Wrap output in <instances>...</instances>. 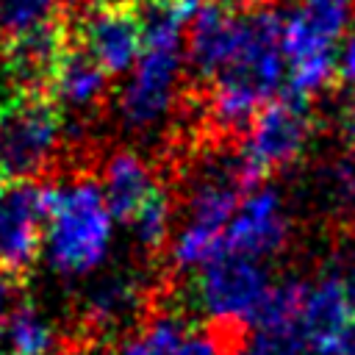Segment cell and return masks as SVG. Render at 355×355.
<instances>
[{
    "mask_svg": "<svg viewBox=\"0 0 355 355\" xmlns=\"http://www.w3.org/2000/svg\"><path fill=\"white\" fill-rule=\"evenodd\" d=\"M338 78L347 83H355V28L349 31V36L341 44L338 53Z\"/></svg>",
    "mask_w": 355,
    "mask_h": 355,
    "instance_id": "cell-26",
    "label": "cell"
},
{
    "mask_svg": "<svg viewBox=\"0 0 355 355\" xmlns=\"http://www.w3.org/2000/svg\"><path fill=\"white\" fill-rule=\"evenodd\" d=\"M333 355H355V316H352L349 324L344 327V333H341V338H338Z\"/></svg>",
    "mask_w": 355,
    "mask_h": 355,
    "instance_id": "cell-28",
    "label": "cell"
},
{
    "mask_svg": "<svg viewBox=\"0 0 355 355\" xmlns=\"http://www.w3.org/2000/svg\"><path fill=\"white\" fill-rule=\"evenodd\" d=\"M222 3L230 6V8H236V11H250V8L263 6V0H222Z\"/></svg>",
    "mask_w": 355,
    "mask_h": 355,
    "instance_id": "cell-30",
    "label": "cell"
},
{
    "mask_svg": "<svg viewBox=\"0 0 355 355\" xmlns=\"http://www.w3.org/2000/svg\"><path fill=\"white\" fill-rule=\"evenodd\" d=\"M153 166L136 150H116L105 158L100 172L103 197L116 216V222H130V216L147 202V197L158 189Z\"/></svg>",
    "mask_w": 355,
    "mask_h": 355,
    "instance_id": "cell-15",
    "label": "cell"
},
{
    "mask_svg": "<svg viewBox=\"0 0 355 355\" xmlns=\"http://www.w3.org/2000/svg\"><path fill=\"white\" fill-rule=\"evenodd\" d=\"M3 189H6V183H3V180H0V194H3Z\"/></svg>",
    "mask_w": 355,
    "mask_h": 355,
    "instance_id": "cell-32",
    "label": "cell"
},
{
    "mask_svg": "<svg viewBox=\"0 0 355 355\" xmlns=\"http://www.w3.org/2000/svg\"><path fill=\"white\" fill-rule=\"evenodd\" d=\"M189 333L191 330L180 313H155L130 341H125L119 355H175Z\"/></svg>",
    "mask_w": 355,
    "mask_h": 355,
    "instance_id": "cell-20",
    "label": "cell"
},
{
    "mask_svg": "<svg viewBox=\"0 0 355 355\" xmlns=\"http://www.w3.org/2000/svg\"><path fill=\"white\" fill-rule=\"evenodd\" d=\"M75 42L108 72L128 75L144 53V19L133 6L94 3L75 22Z\"/></svg>",
    "mask_w": 355,
    "mask_h": 355,
    "instance_id": "cell-10",
    "label": "cell"
},
{
    "mask_svg": "<svg viewBox=\"0 0 355 355\" xmlns=\"http://www.w3.org/2000/svg\"><path fill=\"white\" fill-rule=\"evenodd\" d=\"M338 266H341L347 291H349V297H352V302H355V258H352V261H344V263H338Z\"/></svg>",
    "mask_w": 355,
    "mask_h": 355,
    "instance_id": "cell-29",
    "label": "cell"
},
{
    "mask_svg": "<svg viewBox=\"0 0 355 355\" xmlns=\"http://www.w3.org/2000/svg\"><path fill=\"white\" fill-rule=\"evenodd\" d=\"M311 128L313 119L308 100L283 92L269 105H263L244 130V141L236 150L250 180L258 186L272 172L294 164L308 147Z\"/></svg>",
    "mask_w": 355,
    "mask_h": 355,
    "instance_id": "cell-8",
    "label": "cell"
},
{
    "mask_svg": "<svg viewBox=\"0 0 355 355\" xmlns=\"http://www.w3.org/2000/svg\"><path fill=\"white\" fill-rule=\"evenodd\" d=\"M14 308H17V277L0 272V338L6 333V322Z\"/></svg>",
    "mask_w": 355,
    "mask_h": 355,
    "instance_id": "cell-25",
    "label": "cell"
},
{
    "mask_svg": "<svg viewBox=\"0 0 355 355\" xmlns=\"http://www.w3.org/2000/svg\"><path fill=\"white\" fill-rule=\"evenodd\" d=\"M0 355H11V352H0Z\"/></svg>",
    "mask_w": 355,
    "mask_h": 355,
    "instance_id": "cell-33",
    "label": "cell"
},
{
    "mask_svg": "<svg viewBox=\"0 0 355 355\" xmlns=\"http://www.w3.org/2000/svg\"><path fill=\"white\" fill-rule=\"evenodd\" d=\"M269 288L272 280L261 261L219 255L200 266L191 280V302L219 330L239 333L252 324Z\"/></svg>",
    "mask_w": 355,
    "mask_h": 355,
    "instance_id": "cell-7",
    "label": "cell"
},
{
    "mask_svg": "<svg viewBox=\"0 0 355 355\" xmlns=\"http://www.w3.org/2000/svg\"><path fill=\"white\" fill-rule=\"evenodd\" d=\"M144 300V286L130 272H114L100 277L83 297V322L86 330L108 336L128 324Z\"/></svg>",
    "mask_w": 355,
    "mask_h": 355,
    "instance_id": "cell-17",
    "label": "cell"
},
{
    "mask_svg": "<svg viewBox=\"0 0 355 355\" xmlns=\"http://www.w3.org/2000/svg\"><path fill=\"white\" fill-rule=\"evenodd\" d=\"M64 139V116L50 94L17 92L0 103V180H36L55 158Z\"/></svg>",
    "mask_w": 355,
    "mask_h": 355,
    "instance_id": "cell-6",
    "label": "cell"
},
{
    "mask_svg": "<svg viewBox=\"0 0 355 355\" xmlns=\"http://www.w3.org/2000/svg\"><path fill=\"white\" fill-rule=\"evenodd\" d=\"M239 355H308V344L300 322L255 324L247 338H241Z\"/></svg>",
    "mask_w": 355,
    "mask_h": 355,
    "instance_id": "cell-21",
    "label": "cell"
},
{
    "mask_svg": "<svg viewBox=\"0 0 355 355\" xmlns=\"http://www.w3.org/2000/svg\"><path fill=\"white\" fill-rule=\"evenodd\" d=\"M352 316H355V302L347 291L341 266L336 263L330 272L311 280L305 291L300 327L308 344V355H333Z\"/></svg>",
    "mask_w": 355,
    "mask_h": 355,
    "instance_id": "cell-13",
    "label": "cell"
},
{
    "mask_svg": "<svg viewBox=\"0 0 355 355\" xmlns=\"http://www.w3.org/2000/svg\"><path fill=\"white\" fill-rule=\"evenodd\" d=\"M105 86H108V72L75 42L61 53L53 78L47 83V94L58 108L89 111L103 100Z\"/></svg>",
    "mask_w": 355,
    "mask_h": 355,
    "instance_id": "cell-16",
    "label": "cell"
},
{
    "mask_svg": "<svg viewBox=\"0 0 355 355\" xmlns=\"http://www.w3.org/2000/svg\"><path fill=\"white\" fill-rule=\"evenodd\" d=\"M355 28V0H297L283 14L286 92L311 100L338 75V53Z\"/></svg>",
    "mask_w": 355,
    "mask_h": 355,
    "instance_id": "cell-5",
    "label": "cell"
},
{
    "mask_svg": "<svg viewBox=\"0 0 355 355\" xmlns=\"http://www.w3.org/2000/svg\"><path fill=\"white\" fill-rule=\"evenodd\" d=\"M322 197L324 202L341 214V216H355V147L347 150L344 155L333 158L322 175H319Z\"/></svg>",
    "mask_w": 355,
    "mask_h": 355,
    "instance_id": "cell-22",
    "label": "cell"
},
{
    "mask_svg": "<svg viewBox=\"0 0 355 355\" xmlns=\"http://www.w3.org/2000/svg\"><path fill=\"white\" fill-rule=\"evenodd\" d=\"M3 341L11 355H53L58 347V333L36 305L17 302L6 322Z\"/></svg>",
    "mask_w": 355,
    "mask_h": 355,
    "instance_id": "cell-18",
    "label": "cell"
},
{
    "mask_svg": "<svg viewBox=\"0 0 355 355\" xmlns=\"http://www.w3.org/2000/svg\"><path fill=\"white\" fill-rule=\"evenodd\" d=\"M288 83V61L283 53V14L258 6L250 8V33L239 55L211 80L208 116L225 133H241L258 111L280 97Z\"/></svg>",
    "mask_w": 355,
    "mask_h": 355,
    "instance_id": "cell-1",
    "label": "cell"
},
{
    "mask_svg": "<svg viewBox=\"0 0 355 355\" xmlns=\"http://www.w3.org/2000/svg\"><path fill=\"white\" fill-rule=\"evenodd\" d=\"M227 336H236V333H227V330L189 333L175 355H239Z\"/></svg>",
    "mask_w": 355,
    "mask_h": 355,
    "instance_id": "cell-24",
    "label": "cell"
},
{
    "mask_svg": "<svg viewBox=\"0 0 355 355\" xmlns=\"http://www.w3.org/2000/svg\"><path fill=\"white\" fill-rule=\"evenodd\" d=\"M67 47H69L67 25L58 17L53 22H44V25H36L17 36H8L6 47H3V64L19 92H44L47 94L53 69Z\"/></svg>",
    "mask_w": 355,
    "mask_h": 355,
    "instance_id": "cell-14",
    "label": "cell"
},
{
    "mask_svg": "<svg viewBox=\"0 0 355 355\" xmlns=\"http://www.w3.org/2000/svg\"><path fill=\"white\" fill-rule=\"evenodd\" d=\"M250 33V11H236L222 0H205L189 19L186 31V64L202 78L214 80L244 47Z\"/></svg>",
    "mask_w": 355,
    "mask_h": 355,
    "instance_id": "cell-12",
    "label": "cell"
},
{
    "mask_svg": "<svg viewBox=\"0 0 355 355\" xmlns=\"http://www.w3.org/2000/svg\"><path fill=\"white\" fill-rule=\"evenodd\" d=\"M114 222L100 180L72 178L47 183V227L44 255L53 272L83 277L100 269L114 244Z\"/></svg>",
    "mask_w": 355,
    "mask_h": 355,
    "instance_id": "cell-3",
    "label": "cell"
},
{
    "mask_svg": "<svg viewBox=\"0 0 355 355\" xmlns=\"http://www.w3.org/2000/svg\"><path fill=\"white\" fill-rule=\"evenodd\" d=\"M47 183H6L0 194V272L22 275L44 247Z\"/></svg>",
    "mask_w": 355,
    "mask_h": 355,
    "instance_id": "cell-9",
    "label": "cell"
},
{
    "mask_svg": "<svg viewBox=\"0 0 355 355\" xmlns=\"http://www.w3.org/2000/svg\"><path fill=\"white\" fill-rule=\"evenodd\" d=\"M172 216H175V208H172V194L158 186L147 202L130 216L128 222V230L130 236L136 239V244L147 252H158L169 239H172Z\"/></svg>",
    "mask_w": 355,
    "mask_h": 355,
    "instance_id": "cell-19",
    "label": "cell"
},
{
    "mask_svg": "<svg viewBox=\"0 0 355 355\" xmlns=\"http://www.w3.org/2000/svg\"><path fill=\"white\" fill-rule=\"evenodd\" d=\"M288 236H291V219L280 191L272 186H255L252 191L244 194L236 216L230 219L219 255L266 261L286 250Z\"/></svg>",
    "mask_w": 355,
    "mask_h": 355,
    "instance_id": "cell-11",
    "label": "cell"
},
{
    "mask_svg": "<svg viewBox=\"0 0 355 355\" xmlns=\"http://www.w3.org/2000/svg\"><path fill=\"white\" fill-rule=\"evenodd\" d=\"M100 3H111V6H136V3H155V0H100Z\"/></svg>",
    "mask_w": 355,
    "mask_h": 355,
    "instance_id": "cell-31",
    "label": "cell"
},
{
    "mask_svg": "<svg viewBox=\"0 0 355 355\" xmlns=\"http://www.w3.org/2000/svg\"><path fill=\"white\" fill-rule=\"evenodd\" d=\"M252 189L255 183L250 180L239 153H216L202 158L189 180L180 230L169 244L172 263L178 269H194L214 261L222 252V239L230 219L236 216L244 194Z\"/></svg>",
    "mask_w": 355,
    "mask_h": 355,
    "instance_id": "cell-4",
    "label": "cell"
},
{
    "mask_svg": "<svg viewBox=\"0 0 355 355\" xmlns=\"http://www.w3.org/2000/svg\"><path fill=\"white\" fill-rule=\"evenodd\" d=\"M144 19V53L128 72V80L116 97L119 119L128 130L150 133L175 108L180 78L186 67L183 28L186 19L169 0L147 3Z\"/></svg>",
    "mask_w": 355,
    "mask_h": 355,
    "instance_id": "cell-2",
    "label": "cell"
},
{
    "mask_svg": "<svg viewBox=\"0 0 355 355\" xmlns=\"http://www.w3.org/2000/svg\"><path fill=\"white\" fill-rule=\"evenodd\" d=\"M341 128H344V136L349 139V144L355 147V89L349 92V97L341 108Z\"/></svg>",
    "mask_w": 355,
    "mask_h": 355,
    "instance_id": "cell-27",
    "label": "cell"
},
{
    "mask_svg": "<svg viewBox=\"0 0 355 355\" xmlns=\"http://www.w3.org/2000/svg\"><path fill=\"white\" fill-rule=\"evenodd\" d=\"M53 19H58V0H0V31L6 39Z\"/></svg>",
    "mask_w": 355,
    "mask_h": 355,
    "instance_id": "cell-23",
    "label": "cell"
}]
</instances>
